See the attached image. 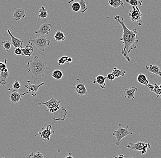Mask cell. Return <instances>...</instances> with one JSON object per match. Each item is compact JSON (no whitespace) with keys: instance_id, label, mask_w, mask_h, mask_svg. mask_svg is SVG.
Returning <instances> with one entry per match:
<instances>
[{"instance_id":"obj_1","label":"cell","mask_w":161,"mask_h":158,"mask_svg":"<svg viewBox=\"0 0 161 158\" xmlns=\"http://www.w3.org/2000/svg\"><path fill=\"white\" fill-rule=\"evenodd\" d=\"M114 19L117 23L120 24L123 29L122 37L120 41L123 44V47L121 50V54L129 62H131L129 53L132 50L137 48L136 44L138 43V38L137 37V30L134 29L130 30L128 28L125 23L124 19L123 17L119 15H116Z\"/></svg>"},{"instance_id":"obj_2","label":"cell","mask_w":161,"mask_h":158,"mask_svg":"<svg viewBox=\"0 0 161 158\" xmlns=\"http://www.w3.org/2000/svg\"><path fill=\"white\" fill-rule=\"evenodd\" d=\"M26 67L27 73L31 74L34 82L43 77L48 69L47 63L38 56H35L32 61H29Z\"/></svg>"},{"instance_id":"obj_3","label":"cell","mask_w":161,"mask_h":158,"mask_svg":"<svg viewBox=\"0 0 161 158\" xmlns=\"http://www.w3.org/2000/svg\"><path fill=\"white\" fill-rule=\"evenodd\" d=\"M29 43L32 46H35L40 51L45 52V49L49 46L50 43V40L47 39L44 36H41L35 38H30Z\"/></svg>"},{"instance_id":"obj_4","label":"cell","mask_w":161,"mask_h":158,"mask_svg":"<svg viewBox=\"0 0 161 158\" xmlns=\"http://www.w3.org/2000/svg\"><path fill=\"white\" fill-rule=\"evenodd\" d=\"M60 103L61 101H58L56 98L51 97V98L49 101L45 103H39L38 105L39 106L45 105L47 109L45 110V111L50 112L51 114H54L61 110L63 107L60 105Z\"/></svg>"},{"instance_id":"obj_5","label":"cell","mask_w":161,"mask_h":158,"mask_svg":"<svg viewBox=\"0 0 161 158\" xmlns=\"http://www.w3.org/2000/svg\"><path fill=\"white\" fill-rule=\"evenodd\" d=\"M119 128L116 130H113V135L115 136L116 138V145L119 146L122 139L130 134H132L133 133L129 131L128 130L129 126L127 125L125 128H124L122 125L121 124H119Z\"/></svg>"},{"instance_id":"obj_6","label":"cell","mask_w":161,"mask_h":158,"mask_svg":"<svg viewBox=\"0 0 161 158\" xmlns=\"http://www.w3.org/2000/svg\"><path fill=\"white\" fill-rule=\"evenodd\" d=\"M126 147L129 149L130 151H140L142 155L146 153L147 149H150L151 145L149 143H145L139 141L136 143L129 142V144L126 146Z\"/></svg>"},{"instance_id":"obj_7","label":"cell","mask_w":161,"mask_h":158,"mask_svg":"<svg viewBox=\"0 0 161 158\" xmlns=\"http://www.w3.org/2000/svg\"><path fill=\"white\" fill-rule=\"evenodd\" d=\"M129 16L131 21L137 22L139 26H142V14L138 7L132 6Z\"/></svg>"},{"instance_id":"obj_8","label":"cell","mask_w":161,"mask_h":158,"mask_svg":"<svg viewBox=\"0 0 161 158\" xmlns=\"http://www.w3.org/2000/svg\"><path fill=\"white\" fill-rule=\"evenodd\" d=\"M55 133L52 130V127L50 124L48 125L46 127H43L41 131L39 132L35 136H40L42 138L43 140L45 142L50 141V137Z\"/></svg>"},{"instance_id":"obj_9","label":"cell","mask_w":161,"mask_h":158,"mask_svg":"<svg viewBox=\"0 0 161 158\" xmlns=\"http://www.w3.org/2000/svg\"><path fill=\"white\" fill-rule=\"evenodd\" d=\"M27 84L25 85L24 86V88H27L28 89V91L27 92L24 93L22 94V96L26 95L27 94H30L33 97H36L37 95V92L38 91L39 88L40 87L44 85L45 83L42 82L40 83V84H32L30 83V81H27Z\"/></svg>"},{"instance_id":"obj_10","label":"cell","mask_w":161,"mask_h":158,"mask_svg":"<svg viewBox=\"0 0 161 158\" xmlns=\"http://www.w3.org/2000/svg\"><path fill=\"white\" fill-rule=\"evenodd\" d=\"M73 89L74 92L77 93L78 96L79 97L83 96L88 94L84 83L78 78L76 80V85L73 88Z\"/></svg>"},{"instance_id":"obj_11","label":"cell","mask_w":161,"mask_h":158,"mask_svg":"<svg viewBox=\"0 0 161 158\" xmlns=\"http://www.w3.org/2000/svg\"><path fill=\"white\" fill-rule=\"evenodd\" d=\"M51 24L50 23H45L40 26V29L35 31V33L36 34H40L41 36L48 35L51 31Z\"/></svg>"},{"instance_id":"obj_12","label":"cell","mask_w":161,"mask_h":158,"mask_svg":"<svg viewBox=\"0 0 161 158\" xmlns=\"http://www.w3.org/2000/svg\"><path fill=\"white\" fill-rule=\"evenodd\" d=\"M7 33L11 38V43H12V46L15 47V48H17V47H20L21 48H23V42L22 40L14 37L12 34L10 30H9V29L7 30Z\"/></svg>"},{"instance_id":"obj_13","label":"cell","mask_w":161,"mask_h":158,"mask_svg":"<svg viewBox=\"0 0 161 158\" xmlns=\"http://www.w3.org/2000/svg\"><path fill=\"white\" fill-rule=\"evenodd\" d=\"M22 96V94L17 92V90L13 89L12 93L9 95V98L12 103H17L21 101Z\"/></svg>"},{"instance_id":"obj_14","label":"cell","mask_w":161,"mask_h":158,"mask_svg":"<svg viewBox=\"0 0 161 158\" xmlns=\"http://www.w3.org/2000/svg\"><path fill=\"white\" fill-rule=\"evenodd\" d=\"M137 91V88L135 86L131 87L130 88H126L124 91V95L125 97L133 100L135 98V92Z\"/></svg>"},{"instance_id":"obj_15","label":"cell","mask_w":161,"mask_h":158,"mask_svg":"<svg viewBox=\"0 0 161 158\" xmlns=\"http://www.w3.org/2000/svg\"><path fill=\"white\" fill-rule=\"evenodd\" d=\"M26 16V12L23 9L17 8L13 14V18L16 21H18L24 19Z\"/></svg>"},{"instance_id":"obj_16","label":"cell","mask_w":161,"mask_h":158,"mask_svg":"<svg viewBox=\"0 0 161 158\" xmlns=\"http://www.w3.org/2000/svg\"><path fill=\"white\" fill-rule=\"evenodd\" d=\"M106 77L105 76L102 75H99L96 76L95 79H93L92 83L93 84H99L100 88L101 89H104L106 86V83H105V80H106Z\"/></svg>"},{"instance_id":"obj_17","label":"cell","mask_w":161,"mask_h":158,"mask_svg":"<svg viewBox=\"0 0 161 158\" xmlns=\"http://www.w3.org/2000/svg\"><path fill=\"white\" fill-rule=\"evenodd\" d=\"M146 69L147 71H149L154 74L158 75L161 77V69L158 65L151 64L149 66H146Z\"/></svg>"},{"instance_id":"obj_18","label":"cell","mask_w":161,"mask_h":158,"mask_svg":"<svg viewBox=\"0 0 161 158\" xmlns=\"http://www.w3.org/2000/svg\"><path fill=\"white\" fill-rule=\"evenodd\" d=\"M23 55L26 56H30L34 52V48L33 46L30 44H28L24 48H22Z\"/></svg>"},{"instance_id":"obj_19","label":"cell","mask_w":161,"mask_h":158,"mask_svg":"<svg viewBox=\"0 0 161 158\" xmlns=\"http://www.w3.org/2000/svg\"><path fill=\"white\" fill-rule=\"evenodd\" d=\"M9 76L8 70L5 72H0V84L2 86H5L7 84V79Z\"/></svg>"},{"instance_id":"obj_20","label":"cell","mask_w":161,"mask_h":158,"mask_svg":"<svg viewBox=\"0 0 161 158\" xmlns=\"http://www.w3.org/2000/svg\"><path fill=\"white\" fill-rule=\"evenodd\" d=\"M109 3L110 6L117 8L120 6H121L125 9L124 2L122 0H109Z\"/></svg>"},{"instance_id":"obj_21","label":"cell","mask_w":161,"mask_h":158,"mask_svg":"<svg viewBox=\"0 0 161 158\" xmlns=\"http://www.w3.org/2000/svg\"><path fill=\"white\" fill-rule=\"evenodd\" d=\"M137 80L139 83L143 85H146L147 86L149 84V81L147 79V77L144 74H140L137 77Z\"/></svg>"},{"instance_id":"obj_22","label":"cell","mask_w":161,"mask_h":158,"mask_svg":"<svg viewBox=\"0 0 161 158\" xmlns=\"http://www.w3.org/2000/svg\"><path fill=\"white\" fill-rule=\"evenodd\" d=\"M54 38L56 42H60L65 41L66 38L63 32L60 31H57L54 34Z\"/></svg>"},{"instance_id":"obj_23","label":"cell","mask_w":161,"mask_h":158,"mask_svg":"<svg viewBox=\"0 0 161 158\" xmlns=\"http://www.w3.org/2000/svg\"><path fill=\"white\" fill-rule=\"evenodd\" d=\"M112 73L114 74L116 78H117L120 77H124L125 74H126V71L123 70H120L117 69L116 67H114Z\"/></svg>"},{"instance_id":"obj_24","label":"cell","mask_w":161,"mask_h":158,"mask_svg":"<svg viewBox=\"0 0 161 158\" xmlns=\"http://www.w3.org/2000/svg\"><path fill=\"white\" fill-rule=\"evenodd\" d=\"M39 15L38 16V20L40 19H45L48 16V13L46 9L44 6L42 7L39 10Z\"/></svg>"},{"instance_id":"obj_25","label":"cell","mask_w":161,"mask_h":158,"mask_svg":"<svg viewBox=\"0 0 161 158\" xmlns=\"http://www.w3.org/2000/svg\"><path fill=\"white\" fill-rule=\"evenodd\" d=\"M52 77L56 80L61 79L63 76V74L61 70L59 69H56L52 73Z\"/></svg>"},{"instance_id":"obj_26","label":"cell","mask_w":161,"mask_h":158,"mask_svg":"<svg viewBox=\"0 0 161 158\" xmlns=\"http://www.w3.org/2000/svg\"><path fill=\"white\" fill-rule=\"evenodd\" d=\"M125 2L134 7H140L142 5L143 2L140 0H125Z\"/></svg>"},{"instance_id":"obj_27","label":"cell","mask_w":161,"mask_h":158,"mask_svg":"<svg viewBox=\"0 0 161 158\" xmlns=\"http://www.w3.org/2000/svg\"><path fill=\"white\" fill-rule=\"evenodd\" d=\"M2 43L3 44V49L7 52H10V50L12 46V43L9 40L5 41L2 42Z\"/></svg>"},{"instance_id":"obj_28","label":"cell","mask_w":161,"mask_h":158,"mask_svg":"<svg viewBox=\"0 0 161 158\" xmlns=\"http://www.w3.org/2000/svg\"><path fill=\"white\" fill-rule=\"evenodd\" d=\"M79 3L80 5L81 9L80 11L81 13H84L88 10V7L86 5V2L85 0H79Z\"/></svg>"},{"instance_id":"obj_29","label":"cell","mask_w":161,"mask_h":158,"mask_svg":"<svg viewBox=\"0 0 161 158\" xmlns=\"http://www.w3.org/2000/svg\"><path fill=\"white\" fill-rule=\"evenodd\" d=\"M29 157L35 158H44V156L43 154L40 152H32L31 154L29 155Z\"/></svg>"},{"instance_id":"obj_30","label":"cell","mask_w":161,"mask_h":158,"mask_svg":"<svg viewBox=\"0 0 161 158\" xmlns=\"http://www.w3.org/2000/svg\"><path fill=\"white\" fill-rule=\"evenodd\" d=\"M72 10L75 12H78L80 11L81 9L80 5L78 2H75L73 3L72 5Z\"/></svg>"},{"instance_id":"obj_31","label":"cell","mask_w":161,"mask_h":158,"mask_svg":"<svg viewBox=\"0 0 161 158\" xmlns=\"http://www.w3.org/2000/svg\"><path fill=\"white\" fill-rule=\"evenodd\" d=\"M68 57V56H62L60 57V58L58 59V62H57L59 66H60V65L65 64V63H66V61H67Z\"/></svg>"},{"instance_id":"obj_32","label":"cell","mask_w":161,"mask_h":158,"mask_svg":"<svg viewBox=\"0 0 161 158\" xmlns=\"http://www.w3.org/2000/svg\"><path fill=\"white\" fill-rule=\"evenodd\" d=\"M7 60L5 59L4 62H0V72H4L7 69Z\"/></svg>"},{"instance_id":"obj_33","label":"cell","mask_w":161,"mask_h":158,"mask_svg":"<svg viewBox=\"0 0 161 158\" xmlns=\"http://www.w3.org/2000/svg\"><path fill=\"white\" fill-rule=\"evenodd\" d=\"M12 88L13 89L18 90L20 89L21 87V84L17 80H15L12 85Z\"/></svg>"},{"instance_id":"obj_34","label":"cell","mask_w":161,"mask_h":158,"mask_svg":"<svg viewBox=\"0 0 161 158\" xmlns=\"http://www.w3.org/2000/svg\"><path fill=\"white\" fill-rule=\"evenodd\" d=\"M14 52L15 54L17 56H23V52H22V48H20V47H17V48H16L14 49Z\"/></svg>"},{"instance_id":"obj_35","label":"cell","mask_w":161,"mask_h":158,"mask_svg":"<svg viewBox=\"0 0 161 158\" xmlns=\"http://www.w3.org/2000/svg\"><path fill=\"white\" fill-rule=\"evenodd\" d=\"M106 78L108 79H109V80L111 81H113V80H114L116 79V77H115L114 74L112 73L107 74Z\"/></svg>"},{"instance_id":"obj_36","label":"cell","mask_w":161,"mask_h":158,"mask_svg":"<svg viewBox=\"0 0 161 158\" xmlns=\"http://www.w3.org/2000/svg\"><path fill=\"white\" fill-rule=\"evenodd\" d=\"M73 62V58L72 57H68L67 58V61H66V63L67 64H69L71 62Z\"/></svg>"},{"instance_id":"obj_37","label":"cell","mask_w":161,"mask_h":158,"mask_svg":"<svg viewBox=\"0 0 161 158\" xmlns=\"http://www.w3.org/2000/svg\"><path fill=\"white\" fill-rule=\"evenodd\" d=\"M66 158H73V156H72V153H69V156H66Z\"/></svg>"},{"instance_id":"obj_38","label":"cell","mask_w":161,"mask_h":158,"mask_svg":"<svg viewBox=\"0 0 161 158\" xmlns=\"http://www.w3.org/2000/svg\"><path fill=\"white\" fill-rule=\"evenodd\" d=\"M116 157H117V158H120V157L125 158V156H124V155H121V154H120V155H119V156H118Z\"/></svg>"},{"instance_id":"obj_39","label":"cell","mask_w":161,"mask_h":158,"mask_svg":"<svg viewBox=\"0 0 161 158\" xmlns=\"http://www.w3.org/2000/svg\"><path fill=\"white\" fill-rule=\"evenodd\" d=\"M75 0H70V1H68V4H70L72 3H73V2H74V1H75Z\"/></svg>"}]
</instances>
